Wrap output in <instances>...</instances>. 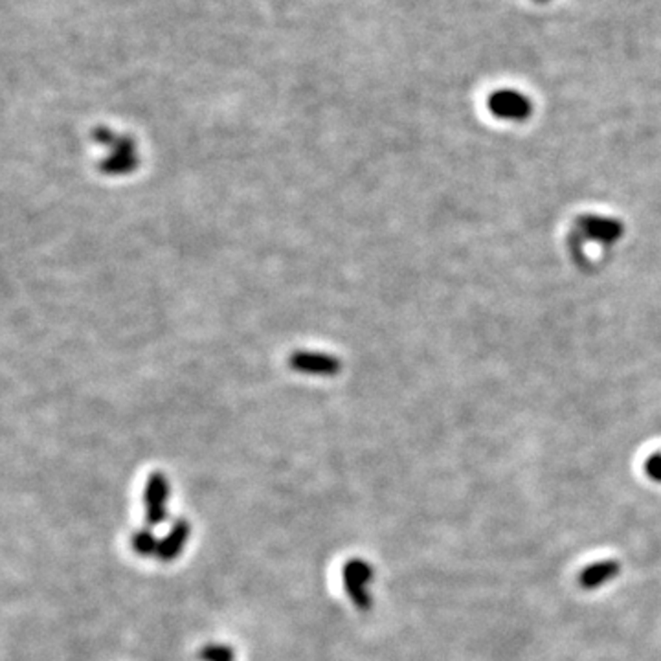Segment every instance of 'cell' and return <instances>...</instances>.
<instances>
[{"mask_svg": "<svg viewBox=\"0 0 661 661\" xmlns=\"http://www.w3.org/2000/svg\"><path fill=\"white\" fill-rule=\"evenodd\" d=\"M201 661H234V650L226 645H208L201 650Z\"/></svg>", "mask_w": 661, "mask_h": 661, "instance_id": "10", "label": "cell"}, {"mask_svg": "<svg viewBox=\"0 0 661 661\" xmlns=\"http://www.w3.org/2000/svg\"><path fill=\"white\" fill-rule=\"evenodd\" d=\"M158 546H160V541L155 537L151 529H142V532H139L135 535V539H132V548H135V551L144 557L157 553Z\"/></svg>", "mask_w": 661, "mask_h": 661, "instance_id": "9", "label": "cell"}, {"mask_svg": "<svg viewBox=\"0 0 661 661\" xmlns=\"http://www.w3.org/2000/svg\"><path fill=\"white\" fill-rule=\"evenodd\" d=\"M619 571H621V566L616 560H605V562L591 564V566L582 570V573L579 577V584L584 589H595V588L607 584L608 580L616 579L619 575Z\"/></svg>", "mask_w": 661, "mask_h": 661, "instance_id": "8", "label": "cell"}, {"mask_svg": "<svg viewBox=\"0 0 661 661\" xmlns=\"http://www.w3.org/2000/svg\"><path fill=\"white\" fill-rule=\"evenodd\" d=\"M139 164L137 148L130 139L118 137L112 144V155L101 164V171L107 175H125Z\"/></svg>", "mask_w": 661, "mask_h": 661, "instance_id": "6", "label": "cell"}, {"mask_svg": "<svg viewBox=\"0 0 661 661\" xmlns=\"http://www.w3.org/2000/svg\"><path fill=\"white\" fill-rule=\"evenodd\" d=\"M187 537H189V523L186 522V520H177L173 525H171V529H169V533L160 541V546H158V551H157V557L160 559V560H164V562H171V560H175L180 553H182V550H184V544H186V541H187Z\"/></svg>", "mask_w": 661, "mask_h": 661, "instance_id": "7", "label": "cell"}, {"mask_svg": "<svg viewBox=\"0 0 661 661\" xmlns=\"http://www.w3.org/2000/svg\"><path fill=\"white\" fill-rule=\"evenodd\" d=\"M577 228L584 239L605 246L616 244L625 234V226L619 219L605 216H582L577 221Z\"/></svg>", "mask_w": 661, "mask_h": 661, "instance_id": "3", "label": "cell"}, {"mask_svg": "<svg viewBox=\"0 0 661 661\" xmlns=\"http://www.w3.org/2000/svg\"><path fill=\"white\" fill-rule=\"evenodd\" d=\"M291 369L312 377H335L340 371V360L321 351H294L289 357Z\"/></svg>", "mask_w": 661, "mask_h": 661, "instance_id": "5", "label": "cell"}, {"mask_svg": "<svg viewBox=\"0 0 661 661\" xmlns=\"http://www.w3.org/2000/svg\"><path fill=\"white\" fill-rule=\"evenodd\" d=\"M489 110L498 120L525 121L533 112V103L525 94L505 89V91H496L491 94Z\"/></svg>", "mask_w": 661, "mask_h": 661, "instance_id": "2", "label": "cell"}, {"mask_svg": "<svg viewBox=\"0 0 661 661\" xmlns=\"http://www.w3.org/2000/svg\"><path fill=\"white\" fill-rule=\"evenodd\" d=\"M645 474L656 482L661 484V454H652L647 461H645Z\"/></svg>", "mask_w": 661, "mask_h": 661, "instance_id": "11", "label": "cell"}, {"mask_svg": "<svg viewBox=\"0 0 661 661\" xmlns=\"http://www.w3.org/2000/svg\"><path fill=\"white\" fill-rule=\"evenodd\" d=\"M168 500H169V484L162 473H153L148 478L144 491L146 503V520L149 525H160L168 518Z\"/></svg>", "mask_w": 661, "mask_h": 661, "instance_id": "4", "label": "cell"}, {"mask_svg": "<svg viewBox=\"0 0 661 661\" xmlns=\"http://www.w3.org/2000/svg\"><path fill=\"white\" fill-rule=\"evenodd\" d=\"M371 580H373V568L368 562L353 559L344 566V588L359 610L371 608V593L368 589Z\"/></svg>", "mask_w": 661, "mask_h": 661, "instance_id": "1", "label": "cell"}, {"mask_svg": "<svg viewBox=\"0 0 661 661\" xmlns=\"http://www.w3.org/2000/svg\"><path fill=\"white\" fill-rule=\"evenodd\" d=\"M537 3H548V0H537Z\"/></svg>", "mask_w": 661, "mask_h": 661, "instance_id": "12", "label": "cell"}]
</instances>
